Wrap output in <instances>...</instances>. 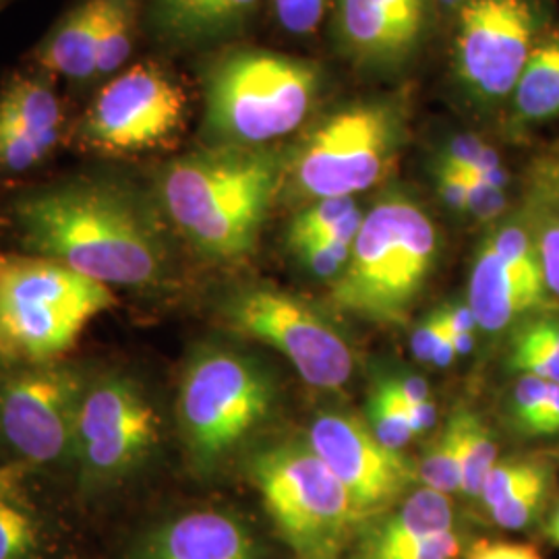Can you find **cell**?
<instances>
[{
	"mask_svg": "<svg viewBox=\"0 0 559 559\" xmlns=\"http://www.w3.org/2000/svg\"><path fill=\"white\" fill-rule=\"evenodd\" d=\"M7 214L23 253L108 288L152 290L173 272L160 205L129 180L80 175L48 182L15 195Z\"/></svg>",
	"mask_w": 559,
	"mask_h": 559,
	"instance_id": "cell-1",
	"label": "cell"
},
{
	"mask_svg": "<svg viewBox=\"0 0 559 559\" xmlns=\"http://www.w3.org/2000/svg\"><path fill=\"white\" fill-rule=\"evenodd\" d=\"M284 170L286 152L274 145H205L162 166L154 198L201 260L239 263L260 245Z\"/></svg>",
	"mask_w": 559,
	"mask_h": 559,
	"instance_id": "cell-2",
	"label": "cell"
},
{
	"mask_svg": "<svg viewBox=\"0 0 559 559\" xmlns=\"http://www.w3.org/2000/svg\"><path fill=\"white\" fill-rule=\"evenodd\" d=\"M440 251V228L425 205L400 189L385 191L365 212L350 260L328 300L359 320L406 323Z\"/></svg>",
	"mask_w": 559,
	"mask_h": 559,
	"instance_id": "cell-3",
	"label": "cell"
},
{
	"mask_svg": "<svg viewBox=\"0 0 559 559\" xmlns=\"http://www.w3.org/2000/svg\"><path fill=\"white\" fill-rule=\"evenodd\" d=\"M323 75L313 60L239 48L205 75L207 145L265 147L299 131L320 100Z\"/></svg>",
	"mask_w": 559,
	"mask_h": 559,
	"instance_id": "cell-4",
	"label": "cell"
},
{
	"mask_svg": "<svg viewBox=\"0 0 559 559\" xmlns=\"http://www.w3.org/2000/svg\"><path fill=\"white\" fill-rule=\"evenodd\" d=\"M404 96L350 102L309 124L286 152L284 187L297 200L355 198L390 175L408 140Z\"/></svg>",
	"mask_w": 559,
	"mask_h": 559,
	"instance_id": "cell-5",
	"label": "cell"
},
{
	"mask_svg": "<svg viewBox=\"0 0 559 559\" xmlns=\"http://www.w3.org/2000/svg\"><path fill=\"white\" fill-rule=\"evenodd\" d=\"M278 383L263 360L239 348H198L182 369L177 423L191 466L216 473L272 419Z\"/></svg>",
	"mask_w": 559,
	"mask_h": 559,
	"instance_id": "cell-6",
	"label": "cell"
},
{
	"mask_svg": "<svg viewBox=\"0 0 559 559\" xmlns=\"http://www.w3.org/2000/svg\"><path fill=\"white\" fill-rule=\"evenodd\" d=\"M115 302L112 288L59 261L0 251V362L64 359Z\"/></svg>",
	"mask_w": 559,
	"mask_h": 559,
	"instance_id": "cell-7",
	"label": "cell"
},
{
	"mask_svg": "<svg viewBox=\"0 0 559 559\" xmlns=\"http://www.w3.org/2000/svg\"><path fill=\"white\" fill-rule=\"evenodd\" d=\"M249 475L297 559H338L365 522L355 498L307 441L261 450Z\"/></svg>",
	"mask_w": 559,
	"mask_h": 559,
	"instance_id": "cell-8",
	"label": "cell"
},
{
	"mask_svg": "<svg viewBox=\"0 0 559 559\" xmlns=\"http://www.w3.org/2000/svg\"><path fill=\"white\" fill-rule=\"evenodd\" d=\"M94 369L80 360L0 362V448L29 471L71 468L81 400Z\"/></svg>",
	"mask_w": 559,
	"mask_h": 559,
	"instance_id": "cell-9",
	"label": "cell"
},
{
	"mask_svg": "<svg viewBox=\"0 0 559 559\" xmlns=\"http://www.w3.org/2000/svg\"><path fill=\"white\" fill-rule=\"evenodd\" d=\"M158 443L160 415L145 385L122 369H94L81 400L71 464L80 491L104 493L133 479Z\"/></svg>",
	"mask_w": 559,
	"mask_h": 559,
	"instance_id": "cell-10",
	"label": "cell"
},
{
	"mask_svg": "<svg viewBox=\"0 0 559 559\" xmlns=\"http://www.w3.org/2000/svg\"><path fill=\"white\" fill-rule=\"evenodd\" d=\"M189 119V96L158 60H140L96 87L71 131L81 150L129 158L175 143Z\"/></svg>",
	"mask_w": 559,
	"mask_h": 559,
	"instance_id": "cell-11",
	"label": "cell"
},
{
	"mask_svg": "<svg viewBox=\"0 0 559 559\" xmlns=\"http://www.w3.org/2000/svg\"><path fill=\"white\" fill-rule=\"evenodd\" d=\"M221 320L245 338L272 346L309 385L336 392L355 373V353L320 307L274 286L251 284L226 295Z\"/></svg>",
	"mask_w": 559,
	"mask_h": 559,
	"instance_id": "cell-12",
	"label": "cell"
},
{
	"mask_svg": "<svg viewBox=\"0 0 559 559\" xmlns=\"http://www.w3.org/2000/svg\"><path fill=\"white\" fill-rule=\"evenodd\" d=\"M454 34V75L480 106L508 104L545 32L537 0H468Z\"/></svg>",
	"mask_w": 559,
	"mask_h": 559,
	"instance_id": "cell-13",
	"label": "cell"
},
{
	"mask_svg": "<svg viewBox=\"0 0 559 559\" xmlns=\"http://www.w3.org/2000/svg\"><path fill=\"white\" fill-rule=\"evenodd\" d=\"M466 302L487 334L510 332L528 313L551 305L528 207L506 214L480 240Z\"/></svg>",
	"mask_w": 559,
	"mask_h": 559,
	"instance_id": "cell-14",
	"label": "cell"
},
{
	"mask_svg": "<svg viewBox=\"0 0 559 559\" xmlns=\"http://www.w3.org/2000/svg\"><path fill=\"white\" fill-rule=\"evenodd\" d=\"M307 443L348 489L365 520L390 510L419 479L411 460L383 445L369 423L350 413H320Z\"/></svg>",
	"mask_w": 559,
	"mask_h": 559,
	"instance_id": "cell-15",
	"label": "cell"
},
{
	"mask_svg": "<svg viewBox=\"0 0 559 559\" xmlns=\"http://www.w3.org/2000/svg\"><path fill=\"white\" fill-rule=\"evenodd\" d=\"M433 13V0H338L340 50L360 69L396 73L417 59Z\"/></svg>",
	"mask_w": 559,
	"mask_h": 559,
	"instance_id": "cell-16",
	"label": "cell"
},
{
	"mask_svg": "<svg viewBox=\"0 0 559 559\" xmlns=\"http://www.w3.org/2000/svg\"><path fill=\"white\" fill-rule=\"evenodd\" d=\"M131 559H263L255 533L224 510H193L147 528Z\"/></svg>",
	"mask_w": 559,
	"mask_h": 559,
	"instance_id": "cell-17",
	"label": "cell"
},
{
	"mask_svg": "<svg viewBox=\"0 0 559 559\" xmlns=\"http://www.w3.org/2000/svg\"><path fill=\"white\" fill-rule=\"evenodd\" d=\"M263 0H147L145 32L166 48L189 50L230 40Z\"/></svg>",
	"mask_w": 559,
	"mask_h": 559,
	"instance_id": "cell-18",
	"label": "cell"
},
{
	"mask_svg": "<svg viewBox=\"0 0 559 559\" xmlns=\"http://www.w3.org/2000/svg\"><path fill=\"white\" fill-rule=\"evenodd\" d=\"M106 0H78L29 55V64L75 87L96 85Z\"/></svg>",
	"mask_w": 559,
	"mask_h": 559,
	"instance_id": "cell-19",
	"label": "cell"
},
{
	"mask_svg": "<svg viewBox=\"0 0 559 559\" xmlns=\"http://www.w3.org/2000/svg\"><path fill=\"white\" fill-rule=\"evenodd\" d=\"M454 520L450 498L423 487L365 531L355 559H380L429 535L454 531Z\"/></svg>",
	"mask_w": 559,
	"mask_h": 559,
	"instance_id": "cell-20",
	"label": "cell"
},
{
	"mask_svg": "<svg viewBox=\"0 0 559 559\" xmlns=\"http://www.w3.org/2000/svg\"><path fill=\"white\" fill-rule=\"evenodd\" d=\"M48 524L29 489V468L0 464V559H44Z\"/></svg>",
	"mask_w": 559,
	"mask_h": 559,
	"instance_id": "cell-21",
	"label": "cell"
},
{
	"mask_svg": "<svg viewBox=\"0 0 559 559\" xmlns=\"http://www.w3.org/2000/svg\"><path fill=\"white\" fill-rule=\"evenodd\" d=\"M559 117V27L545 29L526 60L508 100L512 131L539 127Z\"/></svg>",
	"mask_w": 559,
	"mask_h": 559,
	"instance_id": "cell-22",
	"label": "cell"
},
{
	"mask_svg": "<svg viewBox=\"0 0 559 559\" xmlns=\"http://www.w3.org/2000/svg\"><path fill=\"white\" fill-rule=\"evenodd\" d=\"M508 369L559 383V307L528 313L508 332Z\"/></svg>",
	"mask_w": 559,
	"mask_h": 559,
	"instance_id": "cell-23",
	"label": "cell"
},
{
	"mask_svg": "<svg viewBox=\"0 0 559 559\" xmlns=\"http://www.w3.org/2000/svg\"><path fill=\"white\" fill-rule=\"evenodd\" d=\"M556 468L539 456H510L500 459L489 471L480 489V503L489 512L503 501L514 500L539 487H554Z\"/></svg>",
	"mask_w": 559,
	"mask_h": 559,
	"instance_id": "cell-24",
	"label": "cell"
},
{
	"mask_svg": "<svg viewBox=\"0 0 559 559\" xmlns=\"http://www.w3.org/2000/svg\"><path fill=\"white\" fill-rule=\"evenodd\" d=\"M454 417L460 429V493L468 500H479L483 483L498 462V443L475 413L460 411Z\"/></svg>",
	"mask_w": 559,
	"mask_h": 559,
	"instance_id": "cell-25",
	"label": "cell"
},
{
	"mask_svg": "<svg viewBox=\"0 0 559 559\" xmlns=\"http://www.w3.org/2000/svg\"><path fill=\"white\" fill-rule=\"evenodd\" d=\"M419 479L427 489H433L441 496L460 493L462 473H460V429L456 417H450L438 440L431 443L427 454L417 466Z\"/></svg>",
	"mask_w": 559,
	"mask_h": 559,
	"instance_id": "cell-26",
	"label": "cell"
},
{
	"mask_svg": "<svg viewBox=\"0 0 559 559\" xmlns=\"http://www.w3.org/2000/svg\"><path fill=\"white\" fill-rule=\"evenodd\" d=\"M406 404L394 388V383L390 378L381 380L371 399H369V427L371 431L378 436V440L402 452L404 445H408V441L415 438L411 423L406 417Z\"/></svg>",
	"mask_w": 559,
	"mask_h": 559,
	"instance_id": "cell-27",
	"label": "cell"
},
{
	"mask_svg": "<svg viewBox=\"0 0 559 559\" xmlns=\"http://www.w3.org/2000/svg\"><path fill=\"white\" fill-rule=\"evenodd\" d=\"M436 168L452 170L464 177H479L503 166L500 152L475 133H459L443 141L433 158Z\"/></svg>",
	"mask_w": 559,
	"mask_h": 559,
	"instance_id": "cell-28",
	"label": "cell"
},
{
	"mask_svg": "<svg viewBox=\"0 0 559 559\" xmlns=\"http://www.w3.org/2000/svg\"><path fill=\"white\" fill-rule=\"evenodd\" d=\"M526 207L535 226L545 288L559 305V205L528 201Z\"/></svg>",
	"mask_w": 559,
	"mask_h": 559,
	"instance_id": "cell-29",
	"label": "cell"
},
{
	"mask_svg": "<svg viewBox=\"0 0 559 559\" xmlns=\"http://www.w3.org/2000/svg\"><path fill=\"white\" fill-rule=\"evenodd\" d=\"M357 207L355 198H330L309 203L288 226V247L320 239Z\"/></svg>",
	"mask_w": 559,
	"mask_h": 559,
	"instance_id": "cell-30",
	"label": "cell"
},
{
	"mask_svg": "<svg viewBox=\"0 0 559 559\" xmlns=\"http://www.w3.org/2000/svg\"><path fill=\"white\" fill-rule=\"evenodd\" d=\"M290 251H295L300 263L313 276L334 282L344 272L346 263L350 260L353 245H342V242H332V240H309V242H300V245L290 247Z\"/></svg>",
	"mask_w": 559,
	"mask_h": 559,
	"instance_id": "cell-31",
	"label": "cell"
},
{
	"mask_svg": "<svg viewBox=\"0 0 559 559\" xmlns=\"http://www.w3.org/2000/svg\"><path fill=\"white\" fill-rule=\"evenodd\" d=\"M554 381L540 380L535 376H519L508 396V420L514 433H522L528 420L537 415L543 402L549 399Z\"/></svg>",
	"mask_w": 559,
	"mask_h": 559,
	"instance_id": "cell-32",
	"label": "cell"
},
{
	"mask_svg": "<svg viewBox=\"0 0 559 559\" xmlns=\"http://www.w3.org/2000/svg\"><path fill=\"white\" fill-rule=\"evenodd\" d=\"M332 0H272L280 27L293 36H311L328 15Z\"/></svg>",
	"mask_w": 559,
	"mask_h": 559,
	"instance_id": "cell-33",
	"label": "cell"
},
{
	"mask_svg": "<svg viewBox=\"0 0 559 559\" xmlns=\"http://www.w3.org/2000/svg\"><path fill=\"white\" fill-rule=\"evenodd\" d=\"M466 180H468V198H466V210H464L466 216H471L475 221L496 224L508 214L510 200H508L506 189H496V187L485 185L477 179Z\"/></svg>",
	"mask_w": 559,
	"mask_h": 559,
	"instance_id": "cell-34",
	"label": "cell"
},
{
	"mask_svg": "<svg viewBox=\"0 0 559 559\" xmlns=\"http://www.w3.org/2000/svg\"><path fill=\"white\" fill-rule=\"evenodd\" d=\"M462 551V540L456 531H445L415 540L399 551L380 559H456Z\"/></svg>",
	"mask_w": 559,
	"mask_h": 559,
	"instance_id": "cell-35",
	"label": "cell"
},
{
	"mask_svg": "<svg viewBox=\"0 0 559 559\" xmlns=\"http://www.w3.org/2000/svg\"><path fill=\"white\" fill-rule=\"evenodd\" d=\"M559 205V145L535 162L531 170V200Z\"/></svg>",
	"mask_w": 559,
	"mask_h": 559,
	"instance_id": "cell-36",
	"label": "cell"
},
{
	"mask_svg": "<svg viewBox=\"0 0 559 559\" xmlns=\"http://www.w3.org/2000/svg\"><path fill=\"white\" fill-rule=\"evenodd\" d=\"M443 328H445L443 307L420 321L417 330L411 336V350H413L415 359L423 362V365L433 362V355H436L438 342H440L441 334H443Z\"/></svg>",
	"mask_w": 559,
	"mask_h": 559,
	"instance_id": "cell-37",
	"label": "cell"
},
{
	"mask_svg": "<svg viewBox=\"0 0 559 559\" xmlns=\"http://www.w3.org/2000/svg\"><path fill=\"white\" fill-rule=\"evenodd\" d=\"M468 559H543L539 549L531 543L519 540H479Z\"/></svg>",
	"mask_w": 559,
	"mask_h": 559,
	"instance_id": "cell-38",
	"label": "cell"
},
{
	"mask_svg": "<svg viewBox=\"0 0 559 559\" xmlns=\"http://www.w3.org/2000/svg\"><path fill=\"white\" fill-rule=\"evenodd\" d=\"M559 436V383H554L549 399L543 402L537 415L528 420L520 438H554Z\"/></svg>",
	"mask_w": 559,
	"mask_h": 559,
	"instance_id": "cell-39",
	"label": "cell"
},
{
	"mask_svg": "<svg viewBox=\"0 0 559 559\" xmlns=\"http://www.w3.org/2000/svg\"><path fill=\"white\" fill-rule=\"evenodd\" d=\"M433 179L438 187V195L443 201V205L452 212L464 214L466 210V198H468V180L464 179L459 173L443 170L433 166Z\"/></svg>",
	"mask_w": 559,
	"mask_h": 559,
	"instance_id": "cell-40",
	"label": "cell"
},
{
	"mask_svg": "<svg viewBox=\"0 0 559 559\" xmlns=\"http://www.w3.org/2000/svg\"><path fill=\"white\" fill-rule=\"evenodd\" d=\"M390 380L394 383L400 399L406 406L431 400L427 381L419 378V376H404V378H390Z\"/></svg>",
	"mask_w": 559,
	"mask_h": 559,
	"instance_id": "cell-41",
	"label": "cell"
},
{
	"mask_svg": "<svg viewBox=\"0 0 559 559\" xmlns=\"http://www.w3.org/2000/svg\"><path fill=\"white\" fill-rule=\"evenodd\" d=\"M406 417L411 423V429L415 436L427 433L433 425H436V417H438V408L431 400H425L419 404H413L406 408Z\"/></svg>",
	"mask_w": 559,
	"mask_h": 559,
	"instance_id": "cell-42",
	"label": "cell"
},
{
	"mask_svg": "<svg viewBox=\"0 0 559 559\" xmlns=\"http://www.w3.org/2000/svg\"><path fill=\"white\" fill-rule=\"evenodd\" d=\"M445 313V311H443ZM456 348H454V336H452V330L448 325L445 320V328H443V334H441L440 342H438V348H436V355H433V365H438L440 369L450 367L454 359H456Z\"/></svg>",
	"mask_w": 559,
	"mask_h": 559,
	"instance_id": "cell-43",
	"label": "cell"
},
{
	"mask_svg": "<svg viewBox=\"0 0 559 559\" xmlns=\"http://www.w3.org/2000/svg\"><path fill=\"white\" fill-rule=\"evenodd\" d=\"M438 15H456L468 0H433Z\"/></svg>",
	"mask_w": 559,
	"mask_h": 559,
	"instance_id": "cell-44",
	"label": "cell"
},
{
	"mask_svg": "<svg viewBox=\"0 0 559 559\" xmlns=\"http://www.w3.org/2000/svg\"><path fill=\"white\" fill-rule=\"evenodd\" d=\"M547 537L549 540L554 543V545H558L559 547V503L551 510V514H549V520H547Z\"/></svg>",
	"mask_w": 559,
	"mask_h": 559,
	"instance_id": "cell-45",
	"label": "cell"
},
{
	"mask_svg": "<svg viewBox=\"0 0 559 559\" xmlns=\"http://www.w3.org/2000/svg\"><path fill=\"white\" fill-rule=\"evenodd\" d=\"M11 2H15V0H0V9H4V7L11 4Z\"/></svg>",
	"mask_w": 559,
	"mask_h": 559,
	"instance_id": "cell-46",
	"label": "cell"
}]
</instances>
